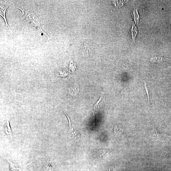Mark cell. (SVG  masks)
Masks as SVG:
<instances>
[{"label":"cell","instance_id":"cell-1","mask_svg":"<svg viewBox=\"0 0 171 171\" xmlns=\"http://www.w3.org/2000/svg\"><path fill=\"white\" fill-rule=\"evenodd\" d=\"M62 110L65 114L68 122H69V126L68 129H69V134L71 136L72 138L76 141H79L81 139V133L79 131L77 127L72 124L69 118L68 117L67 114L63 108Z\"/></svg>","mask_w":171,"mask_h":171},{"label":"cell","instance_id":"cell-2","mask_svg":"<svg viewBox=\"0 0 171 171\" xmlns=\"http://www.w3.org/2000/svg\"><path fill=\"white\" fill-rule=\"evenodd\" d=\"M11 5V2L6 1H1L0 4V15L4 20L7 29L10 28L8 24L6 17V13L8 8Z\"/></svg>","mask_w":171,"mask_h":171},{"label":"cell","instance_id":"cell-3","mask_svg":"<svg viewBox=\"0 0 171 171\" xmlns=\"http://www.w3.org/2000/svg\"><path fill=\"white\" fill-rule=\"evenodd\" d=\"M55 165L54 161L52 160H49L44 163L41 171H53Z\"/></svg>","mask_w":171,"mask_h":171},{"label":"cell","instance_id":"cell-4","mask_svg":"<svg viewBox=\"0 0 171 171\" xmlns=\"http://www.w3.org/2000/svg\"><path fill=\"white\" fill-rule=\"evenodd\" d=\"M105 101L103 94H102L99 100L95 104L93 107V115L97 113L101 108L103 107Z\"/></svg>","mask_w":171,"mask_h":171},{"label":"cell","instance_id":"cell-5","mask_svg":"<svg viewBox=\"0 0 171 171\" xmlns=\"http://www.w3.org/2000/svg\"><path fill=\"white\" fill-rule=\"evenodd\" d=\"M79 87L77 83H75L73 85L71 86L68 89V94L70 96H77L79 92Z\"/></svg>","mask_w":171,"mask_h":171},{"label":"cell","instance_id":"cell-6","mask_svg":"<svg viewBox=\"0 0 171 171\" xmlns=\"http://www.w3.org/2000/svg\"><path fill=\"white\" fill-rule=\"evenodd\" d=\"M4 127L5 129V131L7 136L9 139H12V132L10 125L9 119L7 120L5 124L4 125Z\"/></svg>","mask_w":171,"mask_h":171},{"label":"cell","instance_id":"cell-7","mask_svg":"<svg viewBox=\"0 0 171 171\" xmlns=\"http://www.w3.org/2000/svg\"><path fill=\"white\" fill-rule=\"evenodd\" d=\"M167 60L166 57L161 56L151 58L150 60V61L153 63L162 64L164 63Z\"/></svg>","mask_w":171,"mask_h":171},{"label":"cell","instance_id":"cell-8","mask_svg":"<svg viewBox=\"0 0 171 171\" xmlns=\"http://www.w3.org/2000/svg\"><path fill=\"white\" fill-rule=\"evenodd\" d=\"M110 151L107 150L101 149L97 150L95 153V155L97 157H105L110 154Z\"/></svg>","mask_w":171,"mask_h":171},{"label":"cell","instance_id":"cell-9","mask_svg":"<svg viewBox=\"0 0 171 171\" xmlns=\"http://www.w3.org/2000/svg\"><path fill=\"white\" fill-rule=\"evenodd\" d=\"M6 159L10 163L11 171H21L20 168L11 161L10 158H6Z\"/></svg>","mask_w":171,"mask_h":171},{"label":"cell","instance_id":"cell-10","mask_svg":"<svg viewBox=\"0 0 171 171\" xmlns=\"http://www.w3.org/2000/svg\"><path fill=\"white\" fill-rule=\"evenodd\" d=\"M90 49L88 44L83 43L82 45V51L83 56H85L89 54Z\"/></svg>","mask_w":171,"mask_h":171},{"label":"cell","instance_id":"cell-11","mask_svg":"<svg viewBox=\"0 0 171 171\" xmlns=\"http://www.w3.org/2000/svg\"><path fill=\"white\" fill-rule=\"evenodd\" d=\"M149 134L151 137L154 139H157L158 138L159 134L156 129L150 131Z\"/></svg>","mask_w":171,"mask_h":171},{"label":"cell","instance_id":"cell-12","mask_svg":"<svg viewBox=\"0 0 171 171\" xmlns=\"http://www.w3.org/2000/svg\"><path fill=\"white\" fill-rule=\"evenodd\" d=\"M144 87H145L146 91L147 94L148 98V101L149 103H151L152 100H151V98L150 97L151 95L150 94L149 89L148 88L146 83L145 81H144Z\"/></svg>","mask_w":171,"mask_h":171},{"label":"cell","instance_id":"cell-13","mask_svg":"<svg viewBox=\"0 0 171 171\" xmlns=\"http://www.w3.org/2000/svg\"><path fill=\"white\" fill-rule=\"evenodd\" d=\"M122 132L121 129L117 125H115V128L114 129V134L115 135H118Z\"/></svg>","mask_w":171,"mask_h":171},{"label":"cell","instance_id":"cell-14","mask_svg":"<svg viewBox=\"0 0 171 171\" xmlns=\"http://www.w3.org/2000/svg\"><path fill=\"white\" fill-rule=\"evenodd\" d=\"M67 72L65 71H60L58 72V75L59 76H61V77H65L67 75Z\"/></svg>","mask_w":171,"mask_h":171},{"label":"cell","instance_id":"cell-15","mask_svg":"<svg viewBox=\"0 0 171 171\" xmlns=\"http://www.w3.org/2000/svg\"><path fill=\"white\" fill-rule=\"evenodd\" d=\"M170 136H171V135H170Z\"/></svg>","mask_w":171,"mask_h":171}]
</instances>
